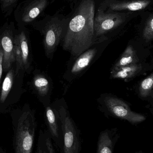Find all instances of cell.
Segmentation results:
<instances>
[{"instance_id": "cell-1", "label": "cell", "mask_w": 153, "mask_h": 153, "mask_svg": "<svg viewBox=\"0 0 153 153\" xmlns=\"http://www.w3.org/2000/svg\"><path fill=\"white\" fill-rule=\"evenodd\" d=\"M71 8L66 16L65 30L61 42L63 49L71 55L69 61L99 42L94 30L96 0H74Z\"/></svg>"}, {"instance_id": "cell-2", "label": "cell", "mask_w": 153, "mask_h": 153, "mask_svg": "<svg viewBox=\"0 0 153 153\" xmlns=\"http://www.w3.org/2000/svg\"><path fill=\"white\" fill-rule=\"evenodd\" d=\"M141 13L104 12L96 9L94 19V35L96 41L111 40L125 30L129 22L139 16Z\"/></svg>"}, {"instance_id": "cell-3", "label": "cell", "mask_w": 153, "mask_h": 153, "mask_svg": "<svg viewBox=\"0 0 153 153\" xmlns=\"http://www.w3.org/2000/svg\"><path fill=\"white\" fill-rule=\"evenodd\" d=\"M37 129L34 113L25 111L13 120V146L14 153H32Z\"/></svg>"}, {"instance_id": "cell-4", "label": "cell", "mask_w": 153, "mask_h": 153, "mask_svg": "<svg viewBox=\"0 0 153 153\" xmlns=\"http://www.w3.org/2000/svg\"><path fill=\"white\" fill-rule=\"evenodd\" d=\"M55 109L60 120L62 132L60 153H81L82 149L81 133L71 117L65 101L63 100Z\"/></svg>"}, {"instance_id": "cell-5", "label": "cell", "mask_w": 153, "mask_h": 153, "mask_svg": "<svg viewBox=\"0 0 153 153\" xmlns=\"http://www.w3.org/2000/svg\"><path fill=\"white\" fill-rule=\"evenodd\" d=\"M99 102L100 110L106 117L126 120L134 126L146 120L145 115L133 111L127 102L113 94H102Z\"/></svg>"}, {"instance_id": "cell-6", "label": "cell", "mask_w": 153, "mask_h": 153, "mask_svg": "<svg viewBox=\"0 0 153 153\" xmlns=\"http://www.w3.org/2000/svg\"><path fill=\"white\" fill-rule=\"evenodd\" d=\"M110 40L101 41L92 46L74 60L69 61L63 78L69 84L82 76L101 55Z\"/></svg>"}, {"instance_id": "cell-7", "label": "cell", "mask_w": 153, "mask_h": 153, "mask_svg": "<svg viewBox=\"0 0 153 153\" xmlns=\"http://www.w3.org/2000/svg\"><path fill=\"white\" fill-rule=\"evenodd\" d=\"M67 18L63 15L51 17L44 29V44L47 56L52 58L62 41L66 26Z\"/></svg>"}, {"instance_id": "cell-8", "label": "cell", "mask_w": 153, "mask_h": 153, "mask_svg": "<svg viewBox=\"0 0 153 153\" xmlns=\"http://www.w3.org/2000/svg\"><path fill=\"white\" fill-rule=\"evenodd\" d=\"M96 9L104 12H142L152 11L153 0H96Z\"/></svg>"}, {"instance_id": "cell-9", "label": "cell", "mask_w": 153, "mask_h": 153, "mask_svg": "<svg viewBox=\"0 0 153 153\" xmlns=\"http://www.w3.org/2000/svg\"><path fill=\"white\" fill-rule=\"evenodd\" d=\"M146 47L138 37L131 39L112 66L111 71L129 65L145 62L150 54L149 49Z\"/></svg>"}, {"instance_id": "cell-10", "label": "cell", "mask_w": 153, "mask_h": 153, "mask_svg": "<svg viewBox=\"0 0 153 153\" xmlns=\"http://www.w3.org/2000/svg\"><path fill=\"white\" fill-rule=\"evenodd\" d=\"M152 69V65L145 62L129 65L110 71V78L128 82Z\"/></svg>"}, {"instance_id": "cell-11", "label": "cell", "mask_w": 153, "mask_h": 153, "mask_svg": "<svg viewBox=\"0 0 153 153\" xmlns=\"http://www.w3.org/2000/svg\"><path fill=\"white\" fill-rule=\"evenodd\" d=\"M16 74L20 70L28 67L29 48L28 40L23 31L15 37L14 40Z\"/></svg>"}, {"instance_id": "cell-12", "label": "cell", "mask_w": 153, "mask_h": 153, "mask_svg": "<svg viewBox=\"0 0 153 153\" xmlns=\"http://www.w3.org/2000/svg\"><path fill=\"white\" fill-rule=\"evenodd\" d=\"M117 128L101 131L98 137L96 153H114L115 146L120 138Z\"/></svg>"}, {"instance_id": "cell-13", "label": "cell", "mask_w": 153, "mask_h": 153, "mask_svg": "<svg viewBox=\"0 0 153 153\" xmlns=\"http://www.w3.org/2000/svg\"><path fill=\"white\" fill-rule=\"evenodd\" d=\"M46 118L48 128L47 131L59 150L62 143V132L60 120L56 109H53L49 106L46 107Z\"/></svg>"}, {"instance_id": "cell-14", "label": "cell", "mask_w": 153, "mask_h": 153, "mask_svg": "<svg viewBox=\"0 0 153 153\" xmlns=\"http://www.w3.org/2000/svg\"><path fill=\"white\" fill-rule=\"evenodd\" d=\"M139 16L141 20L137 26L138 38L146 46H148L153 40V13L144 11Z\"/></svg>"}, {"instance_id": "cell-15", "label": "cell", "mask_w": 153, "mask_h": 153, "mask_svg": "<svg viewBox=\"0 0 153 153\" xmlns=\"http://www.w3.org/2000/svg\"><path fill=\"white\" fill-rule=\"evenodd\" d=\"M0 44L3 52V70L7 71L15 62L14 44L10 32L7 31L3 33L0 39Z\"/></svg>"}, {"instance_id": "cell-16", "label": "cell", "mask_w": 153, "mask_h": 153, "mask_svg": "<svg viewBox=\"0 0 153 153\" xmlns=\"http://www.w3.org/2000/svg\"><path fill=\"white\" fill-rule=\"evenodd\" d=\"M48 3V0H35L27 7L23 13L22 20L29 22L36 19L44 10Z\"/></svg>"}, {"instance_id": "cell-17", "label": "cell", "mask_w": 153, "mask_h": 153, "mask_svg": "<svg viewBox=\"0 0 153 153\" xmlns=\"http://www.w3.org/2000/svg\"><path fill=\"white\" fill-rule=\"evenodd\" d=\"M153 73L140 82L138 87V94L144 100L152 99L153 94Z\"/></svg>"}, {"instance_id": "cell-18", "label": "cell", "mask_w": 153, "mask_h": 153, "mask_svg": "<svg viewBox=\"0 0 153 153\" xmlns=\"http://www.w3.org/2000/svg\"><path fill=\"white\" fill-rule=\"evenodd\" d=\"M33 85L39 94L41 96H46L49 92V81L43 75H37L35 76L33 79Z\"/></svg>"}, {"instance_id": "cell-19", "label": "cell", "mask_w": 153, "mask_h": 153, "mask_svg": "<svg viewBox=\"0 0 153 153\" xmlns=\"http://www.w3.org/2000/svg\"><path fill=\"white\" fill-rule=\"evenodd\" d=\"M14 73L12 69H10L6 74L3 82L1 91L0 95V101L4 102L5 101L10 91L13 83Z\"/></svg>"}, {"instance_id": "cell-20", "label": "cell", "mask_w": 153, "mask_h": 153, "mask_svg": "<svg viewBox=\"0 0 153 153\" xmlns=\"http://www.w3.org/2000/svg\"><path fill=\"white\" fill-rule=\"evenodd\" d=\"M35 153H47L45 145L44 132L42 130H40L39 133L37 149Z\"/></svg>"}, {"instance_id": "cell-21", "label": "cell", "mask_w": 153, "mask_h": 153, "mask_svg": "<svg viewBox=\"0 0 153 153\" xmlns=\"http://www.w3.org/2000/svg\"><path fill=\"white\" fill-rule=\"evenodd\" d=\"M44 137H45V145H46V150L47 153H56L53 141L47 131H44Z\"/></svg>"}, {"instance_id": "cell-22", "label": "cell", "mask_w": 153, "mask_h": 153, "mask_svg": "<svg viewBox=\"0 0 153 153\" xmlns=\"http://www.w3.org/2000/svg\"><path fill=\"white\" fill-rule=\"evenodd\" d=\"M3 60V52L2 48L0 44V80L2 74Z\"/></svg>"}, {"instance_id": "cell-23", "label": "cell", "mask_w": 153, "mask_h": 153, "mask_svg": "<svg viewBox=\"0 0 153 153\" xmlns=\"http://www.w3.org/2000/svg\"><path fill=\"white\" fill-rule=\"evenodd\" d=\"M16 0H1L3 8H5L9 7Z\"/></svg>"}, {"instance_id": "cell-24", "label": "cell", "mask_w": 153, "mask_h": 153, "mask_svg": "<svg viewBox=\"0 0 153 153\" xmlns=\"http://www.w3.org/2000/svg\"><path fill=\"white\" fill-rule=\"evenodd\" d=\"M0 153H6L5 151L1 146H0Z\"/></svg>"}, {"instance_id": "cell-25", "label": "cell", "mask_w": 153, "mask_h": 153, "mask_svg": "<svg viewBox=\"0 0 153 153\" xmlns=\"http://www.w3.org/2000/svg\"><path fill=\"white\" fill-rule=\"evenodd\" d=\"M134 153H144V152H143V151H142V150H140V151H137V152H135Z\"/></svg>"}, {"instance_id": "cell-26", "label": "cell", "mask_w": 153, "mask_h": 153, "mask_svg": "<svg viewBox=\"0 0 153 153\" xmlns=\"http://www.w3.org/2000/svg\"><path fill=\"white\" fill-rule=\"evenodd\" d=\"M68 1H69V3H71L73 1H74V0H68Z\"/></svg>"}]
</instances>
